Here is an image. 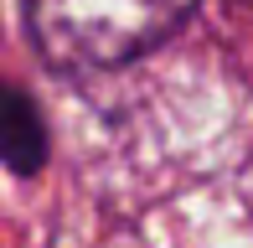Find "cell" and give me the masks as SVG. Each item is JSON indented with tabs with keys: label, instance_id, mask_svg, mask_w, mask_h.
I'll return each mask as SVG.
<instances>
[{
	"label": "cell",
	"instance_id": "6da1fadb",
	"mask_svg": "<svg viewBox=\"0 0 253 248\" xmlns=\"http://www.w3.org/2000/svg\"><path fill=\"white\" fill-rule=\"evenodd\" d=\"M37 52L52 67H119L166 41L197 0H21Z\"/></svg>",
	"mask_w": 253,
	"mask_h": 248
},
{
	"label": "cell",
	"instance_id": "7a4b0ae2",
	"mask_svg": "<svg viewBox=\"0 0 253 248\" xmlns=\"http://www.w3.org/2000/svg\"><path fill=\"white\" fill-rule=\"evenodd\" d=\"M47 161V124L42 109L16 83H0V165L16 176H37Z\"/></svg>",
	"mask_w": 253,
	"mask_h": 248
}]
</instances>
